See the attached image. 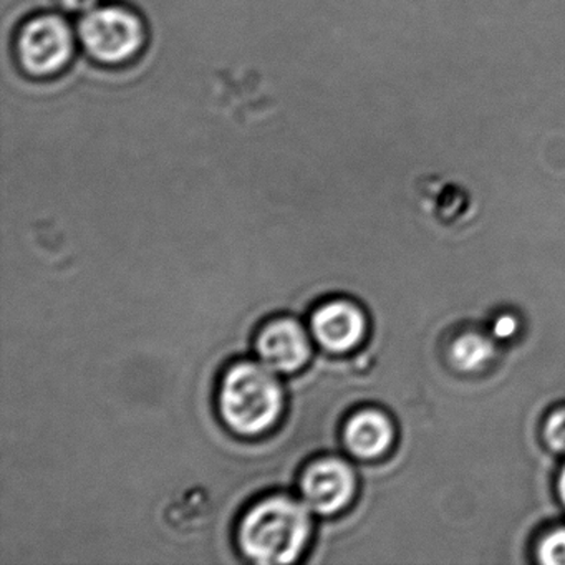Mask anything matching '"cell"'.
<instances>
[{
	"label": "cell",
	"instance_id": "6da1fadb",
	"mask_svg": "<svg viewBox=\"0 0 565 565\" xmlns=\"http://www.w3.org/2000/svg\"><path fill=\"white\" fill-rule=\"evenodd\" d=\"M307 504L289 495H269L250 505L237 527V544L257 564H292L312 532Z\"/></svg>",
	"mask_w": 565,
	"mask_h": 565
},
{
	"label": "cell",
	"instance_id": "7a4b0ae2",
	"mask_svg": "<svg viewBox=\"0 0 565 565\" xmlns=\"http://www.w3.org/2000/svg\"><path fill=\"white\" fill-rule=\"evenodd\" d=\"M284 395L279 380L263 363L237 362L224 372L217 408L224 425L241 436H259L279 422Z\"/></svg>",
	"mask_w": 565,
	"mask_h": 565
},
{
	"label": "cell",
	"instance_id": "3957f363",
	"mask_svg": "<svg viewBox=\"0 0 565 565\" xmlns=\"http://www.w3.org/2000/svg\"><path fill=\"white\" fill-rule=\"evenodd\" d=\"M85 54L104 67H125L143 54L148 42L143 18L127 6H98L78 24Z\"/></svg>",
	"mask_w": 565,
	"mask_h": 565
},
{
	"label": "cell",
	"instance_id": "277c9868",
	"mask_svg": "<svg viewBox=\"0 0 565 565\" xmlns=\"http://www.w3.org/2000/svg\"><path fill=\"white\" fill-rule=\"evenodd\" d=\"M77 39L67 19L54 12L32 15L19 28L14 55L22 74L34 81H51L71 67Z\"/></svg>",
	"mask_w": 565,
	"mask_h": 565
},
{
	"label": "cell",
	"instance_id": "5b68a950",
	"mask_svg": "<svg viewBox=\"0 0 565 565\" xmlns=\"http://www.w3.org/2000/svg\"><path fill=\"white\" fill-rule=\"evenodd\" d=\"M355 491V472L340 458L313 459L300 476L303 502L317 514H337L350 504Z\"/></svg>",
	"mask_w": 565,
	"mask_h": 565
},
{
	"label": "cell",
	"instance_id": "8992f818",
	"mask_svg": "<svg viewBox=\"0 0 565 565\" xmlns=\"http://www.w3.org/2000/svg\"><path fill=\"white\" fill-rule=\"evenodd\" d=\"M259 362L274 373L297 372L309 362L312 347L306 329L289 317L270 320L256 337Z\"/></svg>",
	"mask_w": 565,
	"mask_h": 565
},
{
	"label": "cell",
	"instance_id": "52a82bcc",
	"mask_svg": "<svg viewBox=\"0 0 565 565\" xmlns=\"http://www.w3.org/2000/svg\"><path fill=\"white\" fill-rule=\"evenodd\" d=\"M310 330L322 349L345 353L362 342L366 320L362 310L350 300H329L317 307L310 317Z\"/></svg>",
	"mask_w": 565,
	"mask_h": 565
},
{
	"label": "cell",
	"instance_id": "ba28073f",
	"mask_svg": "<svg viewBox=\"0 0 565 565\" xmlns=\"http://www.w3.org/2000/svg\"><path fill=\"white\" fill-rule=\"evenodd\" d=\"M343 441L356 458H380L392 445V423L379 409H362L347 422Z\"/></svg>",
	"mask_w": 565,
	"mask_h": 565
},
{
	"label": "cell",
	"instance_id": "9c48e42d",
	"mask_svg": "<svg viewBox=\"0 0 565 565\" xmlns=\"http://www.w3.org/2000/svg\"><path fill=\"white\" fill-rule=\"evenodd\" d=\"M492 353H494V345L488 337L469 332L456 339L449 359L461 372H476L491 360Z\"/></svg>",
	"mask_w": 565,
	"mask_h": 565
},
{
	"label": "cell",
	"instance_id": "30bf717a",
	"mask_svg": "<svg viewBox=\"0 0 565 565\" xmlns=\"http://www.w3.org/2000/svg\"><path fill=\"white\" fill-rule=\"evenodd\" d=\"M539 561L547 565H565V529L552 532L541 542Z\"/></svg>",
	"mask_w": 565,
	"mask_h": 565
},
{
	"label": "cell",
	"instance_id": "8fae6325",
	"mask_svg": "<svg viewBox=\"0 0 565 565\" xmlns=\"http://www.w3.org/2000/svg\"><path fill=\"white\" fill-rule=\"evenodd\" d=\"M544 439L548 448L565 455V408L548 416L544 426Z\"/></svg>",
	"mask_w": 565,
	"mask_h": 565
},
{
	"label": "cell",
	"instance_id": "7c38bea8",
	"mask_svg": "<svg viewBox=\"0 0 565 565\" xmlns=\"http://www.w3.org/2000/svg\"><path fill=\"white\" fill-rule=\"evenodd\" d=\"M58 8L68 14H87L98 8L100 0H55Z\"/></svg>",
	"mask_w": 565,
	"mask_h": 565
},
{
	"label": "cell",
	"instance_id": "4fadbf2b",
	"mask_svg": "<svg viewBox=\"0 0 565 565\" xmlns=\"http://www.w3.org/2000/svg\"><path fill=\"white\" fill-rule=\"evenodd\" d=\"M514 330L515 322L514 319H511V317H501L494 327L495 335L499 337H509L512 332H514Z\"/></svg>",
	"mask_w": 565,
	"mask_h": 565
},
{
	"label": "cell",
	"instance_id": "5bb4252c",
	"mask_svg": "<svg viewBox=\"0 0 565 565\" xmlns=\"http://www.w3.org/2000/svg\"><path fill=\"white\" fill-rule=\"evenodd\" d=\"M558 494H561L562 501L565 504V468L562 471L561 479H558Z\"/></svg>",
	"mask_w": 565,
	"mask_h": 565
}]
</instances>
